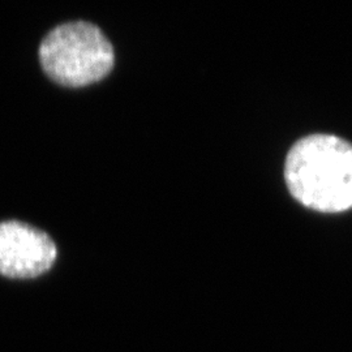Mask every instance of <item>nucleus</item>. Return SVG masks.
Wrapping results in <instances>:
<instances>
[{
    "instance_id": "nucleus-3",
    "label": "nucleus",
    "mask_w": 352,
    "mask_h": 352,
    "mask_svg": "<svg viewBox=\"0 0 352 352\" xmlns=\"http://www.w3.org/2000/svg\"><path fill=\"white\" fill-rule=\"evenodd\" d=\"M56 245L36 227L19 221L0 222V274L30 279L49 272L56 260Z\"/></svg>"
},
{
    "instance_id": "nucleus-1",
    "label": "nucleus",
    "mask_w": 352,
    "mask_h": 352,
    "mask_svg": "<svg viewBox=\"0 0 352 352\" xmlns=\"http://www.w3.org/2000/svg\"><path fill=\"white\" fill-rule=\"evenodd\" d=\"M285 177L291 195L322 213L352 209V144L331 135H312L289 151Z\"/></svg>"
},
{
    "instance_id": "nucleus-2",
    "label": "nucleus",
    "mask_w": 352,
    "mask_h": 352,
    "mask_svg": "<svg viewBox=\"0 0 352 352\" xmlns=\"http://www.w3.org/2000/svg\"><path fill=\"white\" fill-rule=\"evenodd\" d=\"M46 75L59 85L81 88L98 82L113 69V45L101 29L87 21L56 26L39 46Z\"/></svg>"
}]
</instances>
